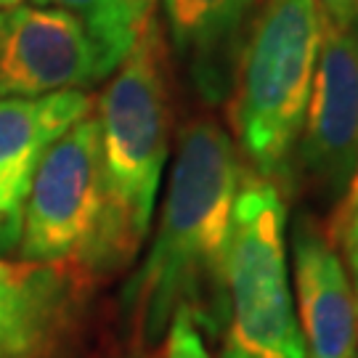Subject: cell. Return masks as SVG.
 <instances>
[{
    "instance_id": "11",
    "label": "cell",
    "mask_w": 358,
    "mask_h": 358,
    "mask_svg": "<svg viewBox=\"0 0 358 358\" xmlns=\"http://www.w3.org/2000/svg\"><path fill=\"white\" fill-rule=\"evenodd\" d=\"M88 115H93V99L85 90L0 99V213L19 229L43 154Z\"/></svg>"
},
{
    "instance_id": "6",
    "label": "cell",
    "mask_w": 358,
    "mask_h": 358,
    "mask_svg": "<svg viewBox=\"0 0 358 358\" xmlns=\"http://www.w3.org/2000/svg\"><path fill=\"white\" fill-rule=\"evenodd\" d=\"M109 75L88 24L53 6L0 11V99L83 90Z\"/></svg>"
},
{
    "instance_id": "3",
    "label": "cell",
    "mask_w": 358,
    "mask_h": 358,
    "mask_svg": "<svg viewBox=\"0 0 358 358\" xmlns=\"http://www.w3.org/2000/svg\"><path fill=\"white\" fill-rule=\"evenodd\" d=\"M324 13L316 0H260L234 80V128L255 176L289 183L313 75Z\"/></svg>"
},
{
    "instance_id": "1",
    "label": "cell",
    "mask_w": 358,
    "mask_h": 358,
    "mask_svg": "<svg viewBox=\"0 0 358 358\" xmlns=\"http://www.w3.org/2000/svg\"><path fill=\"white\" fill-rule=\"evenodd\" d=\"M239 180V154L215 120L202 117L180 130L159 229L122 297L146 340H159L180 306L192 310L199 329H220Z\"/></svg>"
},
{
    "instance_id": "18",
    "label": "cell",
    "mask_w": 358,
    "mask_h": 358,
    "mask_svg": "<svg viewBox=\"0 0 358 358\" xmlns=\"http://www.w3.org/2000/svg\"><path fill=\"white\" fill-rule=\"evenodd\" d=\"M348 29H350V35L356 38L358 43V0H356V6H353V16H350V24H348Z\"/></svg>"
},
{
    "instance_id": "12",
    "label": "cell",
    "mask_w": 358,
    "mask_h": 358,
    "mask_svg": "<svg viewBox=\"0 0 358 358\" xmlns=\"http://www.w3.org/2000/svg\"><path fill=\"white\" fill-rule=\"evenodd\" d=\"M154 6L157 0H99V11L88 29L106 62L109 75L128 56L136 38L154 16Z\"/></svg>"
},
{
    "instance_id": "10",
    "label": "cell",
    "mask_w": 358,
    "mask_h": 358,
    "mask_svg": "<svg viewBox=\"0 0 358 358\" xmlns=\"http://www.w3.org/2000/svg\"><path fill=\"white\" fill-rule=\"evenodd\" d=\"M260 0H165L167 35L196 93L220 103L234 90L236 66Z\"/></svg>"
},
{
    "instance_id": "19",
    "label": "cell",
    "mask_w": 358,
    "mask_h": 358,
    "mask_svg": "<svg viewBox=\"0 0 358 358\" xmlns=\"http://www.w3.org/2000/svg\"><path fill=\"white\" fill-rule=\"evenodd\" d=\"M24 0H0V11L3 8H13V6H22Z\"/></svg>"
},
{
    "instance_id": "4",
    "label": "cell",
    "mask_w": 358,
    "mask_h": 358,
    "mask_svg": "<svg viewBox=\"0 0 358 358\" xmlns=\"http://www.w3.org/2000/svg\"><path fill=\"white\" fill-rule=\"evenodd\" d=\"M220 358H308L287 268V202L276 183L242 173L226 252Z\"/></svg>"
},
{
    "instance_id": "16",
    "label": "cell",
    "mask_w": 358,
    "mask_h": 358,
    "mask_svg": "<svg viewBox=\"0 0 358 358\" xmlns=\"http://www.w3.org/2000/svg\"><path fill=\"white\" fill-rule=\"evenodd\" d=\"M35 6H53V8H64V11L77 13L85 24L90 27L93 16L99 11V0H32Z\"/></svg>"
},
{
    "instance_id": "8",
    "label": "cell",
    "mask_w": 358,
    "mask_h": 358,
    "mask_svg": "<svg viewBox=\"0 0 358 358\" xmlns=\"http://www.w3.org/2000/svg\"><path fill=\"white\" fill-rule=\"evenodd\" d=\"M292 257L308 358H356L358 292L343 257L310 217L294 229Z\"/></svg>"
},
{
    "instance_id": "17",
    "label": "cell",
    "mask_w": 358,
    "mask_h": 358,
    "mask_svg": "<svg viewBox=\"0 0 358 358\" xmlns=\"http://www.w3.org/2000/svg\"><path fill=\"white\" fill-rule=\"evenodd\" d=\"M19 236H22V229H19L16 223H11L8 217L0 213V252L19 247Z\"/></svg>"
},
{
    "instance_id": "2",
    "label": "cell",
    "mask_w": 358,
    "mask_h": 358,
    "mask_svg": "<svg viewBox=\"0 0 358 358\" xmlns=\"http://www.w3.org/2000/svg\"><path fill=\"white\" fill-rule=\"evenodd\" d=\"M103 149V223L93 268L136 257L149 234L170 141L167 43L152 16L99 101Z\"/></svg>"
},
{
    "instance_id": "20",
    "label": "cell",
    "mask_w": 358,
    "mask_h": 358,
    "mask_svg": "<svg viewBox=\"0 0 358 358\" xmlns=\"http://www.w3.org/2000/svg\"><path fill=\"white\" fill-rule=\"evenodd\" d=\"M128 358H152V356H146V353H133V356H128Z\"/></svg>"
},
{
    "instance_id": "9",
    "label": "cell",
    "mask_w": 358,
    "mask_h": 358,
    "mask_svg": "<svg viewBox=\"0 0 358 358\" xmlns=\"http://www.w3.org/2000/svg\"><path fill=\"white\" fill-rule=\"evenodd\" d=\"M75 303L72 266L6 260L0 266V358H53Z\"/></svg>"
},
{
    "instance_id": "22",
    "label": "cell",
    "mask_w": 358,
    "mask_h": 358,
    "mask_svg": "<svg viewBox=\"0 0 358 358\" xmlns=\"http://www.w3.org/2000/svg\"><path fill=\"white\" fill-rule=\"evenodd\" d=\"M353 189H358V178H356V186H353Z\"/></svg>"
},
{
    "instance_id": "5",
    "label": "cell",
    "mask_w": 358,
    "mask_h": 358,
    "mask_svg": "<svg viewBox=\"0 0 358 358\" xmlns=\"http://www.w3.org/2000/svg\"><path fill=\"white\" fill-rule=\"evenodd\" d=\"M103 205L101 125L88 115L51 143L35 170L22 215V260L93 268Z\"/></svg>"
},
{
    "instance_id": "13",
    "label": "cell",
    "mask_w": 358,
    "mask_h": 358,
    "mask_svg": "<svg viewBox=\"0 0 358 358\" xmlns=\"http://www.w3.org/2000/svg\"><path fill=\"white\" fill-rule=\"evenodd\" d=\"M165 358H213L207 353L199 324L194 321L192 310L186 306L176 308V313L170 319Z\"/></svg>"
},
{
    "instance_id": "7",
    "label": "cell",
    "mask_w": 358,
    "mask_h": 358,
    "mask_svg": "<svg viewBox=\"0 0 358 358\" xmlns=\"http://www.w3.org/2000/svg\"><path fill=\"white\" fill-rule=\"evenodd\" d=\"M297 149L316 183L329 192L345 189L358 159V43L345 27L324 22Z\"/></svg>"
},
{
    "instance_id": "21",
    "label": "cell",
    "mask_w": 358,
    "mask_h": 358,
    "mask_svg": "<svg viewBox=\"0 0 358 358\" xmlns=\"http://www.w3.org/2000/svg\"><path fill=\"white\" fill-rule=\"evenodd\" d=\"M3 263H6V260H3V257H0V266H3Z\"/></svg>"
},
{
    "instance_id": "14",
    "label": "cell",
    "mask_w": 358,
    "mask_h": 358,
    "mask_svg": "<svg viewBox=\"0 0 358 358\" xmlns=\"http://www.w3.org/2000/svg\"><path fill=\"white\" fill-rule=\"evenodd\" d=\"M337 231H340V247L345 252V263L350 271V282L358 292V189H353V194L340 210Z\"/></svg>"
},
{
    "instance_id": "15",
    "label": "cell",
    "mask_w": 358,
    "mask_h": 358,
    "mask_svg": "<svg viewBox=\"0 0 358 358\" xmlns=\"http://www.w3.org/2000/svg\"><path fill=\"white\" fill-rule=\"evenodd\" d=\"M316 3H319V8H321V13H324V19H327V24L345 27L348 29L356 0H316Z\"/></svg>"
}]
</instances>
